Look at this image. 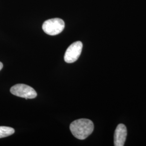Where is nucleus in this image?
I'll return each instance as SVG.
<instances>
[{
	"instance_id": "obj_3",
	"label": "nucleus",
	"mask_w": 146,
	"mask_h": 146,
	"mask_svg": "<svg viewBox=\"0 0 146 146\" xmlns=\"http://www.w3.org/2000/svg\"><path fill=\"white\" fill-rule=\"evenodd\" d=\"M11 93L16 96L28 99H34L37 96L35 89L25 84H17L11 88Z\"/></svg>"
},
{
	"instance_id": "obj_4",
	"label": "nucleus",
	"mask_w": 146,
	"mask_h": 146,
	"mask_svg": "<svg viewBox=\"0 0 146 146\" xmlns=\"http://www.w3.org/2000/svg\"><path fill=\"white\" fill-rule=\"evenodd\" d=\"M82 47L83 44L81 41H77L72 43L68 47L65 52L64 56L65 62L71 63L77 61L82 52Z\"/></svg>"
},
{
	"instance_id": "obj_5",
	"label": "nucleus",
	"mask_w": 146,
	"mask_h": 146,
	"mask_svg": "<svg viewBox=\"0 0 146 146\" xmlns=\"http://www.w3.org/2000/svg\"><path fill=\"white\" fill-rule=\"evenodd\" d=\"M127 135V131L125 125L123 124H120L117 125L114 134V146H124Z\"/></svg>"
},
{
	"instance_id": "obj_1",
	"label": "nucleus",
	"mask_w": 146,
	"mask_h": 146,
	"mask_svg": "<svg viewBox=\"0 0 146 146\" xmlns=\"http://www.w3.org/2000/svg\"><path fill=\"white\" fill-rule=\"evenodd\" d=\"M70 130L73 135L79 140H84L94 131V124L91 120L81 119L71 123Z\"/></svg>"
},
{
	"instance_id": "obj_7",
	"label": "nucleus",
	"mask_w": 146,
	"mask_h": 146,
	"mask_svg": "<svg viewBox=\"0 0 146 146\" xmlns=\"http://www.w3.org/2000/svg\"><path fill=\"white\" fill-rule=\"evenodd\" d=\"M3 68V64L1 62H0V70Z\"/></svg>"
},
{
	"instance_id": "obj_6",
	"label": "nucleus",
	"mask_w": 146,
	"mask_h": 146,
	"mask_svg": "<svg viewBox=\"0 0 146 146\" xmlns=\"http://www.w3.org/2000/svg\"><path fill=\"white\" fill-rule=\"evenodd\" d=\"M15 132L14 128L6 126H0V138L11 135Z\"/></svg>"
},
{
	"instance_id": "obj_2",
	"label": "nucleus",
	"mask_w": 146,
	"mask_h": 146,
	"mask_svg": "<svg viewBox=\"0 0 146 146\" xmlns=\"http://www.w3.org/2000/svg\"><path fill=\"white\" fill-rule=\"evenodd\" d=\"M64 27V22L62 19L54 18L44 21L42 25V29L48 35L54 36L61 33Z\"/></svg>"
}]
</instances>
